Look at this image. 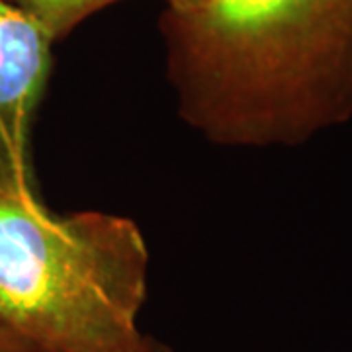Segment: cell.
I'll use <instances>...</instances> for the list:
<instances>
[{
    "label": "cell",
    "mask_w": 352,
    "mask_h": 352,
    "mask_svg": "<svg viewBox=\"0 0 352 352\" xmlns=\"http://www.w3.org/2000/svg\"><path fill=\"white\" fill-rule=\"evenodd\" d=\"M0 352H38L0 325Z\"/></svg>",
    "instance_id": "obj_6"
},
{
    "label": "cell",
    "mask_w": 352,
    "mask_h": 352,
    "mask_svg": "<svg viewBox=\"0 0 352 352\" xmlns=\"http://www.w3.org/2000/svg\"><path fill=\"white\" fill-rule=\"evenodd\" d=\"M166 2V10H175V12H186V10H194L206 0H164Z\"/></svg>",
    "instance_id": "obj_7"
},
{
    "label": "cell",
    "mask_w": 352,
    "mask_h": 352,
    "mask_svg": "<svg viewBox=\"0 0 352 352\" xmlns=\"http://www.w3.org/2000/svg\"><path fill=\"white\" fill-rule=\"evenodd\" d=\"M122 352H175V349L168 342L159 339V337L143 333L131 346H127L126 351Z\"/></svg>",
    "instance_id": "obj_5"
},
{
    "label": "cell",
    "mask_w": 352,
    "mask_h": 352,
    "mask_svg": "<svg viewBox=\"0 0 352 352\" xmlns=\"http://www.w3.org/2000/svg\"><path fill=\"white\" fill-rule=\"evenodd\" d=\"M53 69V39L0 0V182L38 190L32 131Z\"/></svg>",
    "instance_id": "obj_3"
},
{
    "label": "cell",
    "mask_w": 352,
    "mask_h": 352,
    "mask_svg": "<svg viewBox=\"0 0 352 352\" xmlns=\"http://www.w3.org/2000/svg\"><path fill=\"white\" fill-rule=\"evenodd\" d=\"M18 12L28 16L55 41L69 36L76 25L92 14L120 0H4Z\"/></svg>",
    "instance_id": "obj_4"
},
{
    "label": "cell",
    "mask_w": 352,
    "mask_h": 352,
    "mask_svg": "<svg viewBox=\"0 0 352 352\" xmlns=\"http://www.w3.org/2000/svg\"><path fill=\"white\" fill-rule=\"evenodd\" d=\"M151 252L104 210L59 214L0 182V325L38 352H122L145 333Z\"/></svg>",
    "instance_id": "obj_2"
},
{
    "label": "cell",
    "mask_w": 352,
    "mask_h": 352,
    "mask_svg": "<svg viewBox=\"0 0 352 352\" xmlns=\"http://www.w3.org/2000/svg\"><path fill=\"white\" fill-rule=\"evenodd\" d=\"M180 122L219 149H292L352 120V0H206L164 10Z\"/></svg>",
    "instance_id": "obj_1"
}]
</instances>
